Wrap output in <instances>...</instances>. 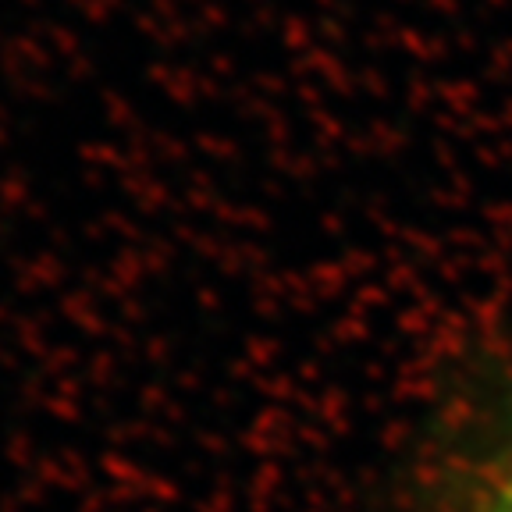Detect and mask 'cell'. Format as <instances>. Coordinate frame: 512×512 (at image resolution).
I'll return each instance as SVG.
<instances>
[{
  "instance_id": "6da1fadb",
  "label": "cell",
  "mask_w": 512,
  "mask_h": 512,
  "mask_svg": "<svg viewBox=\"0 0 512 512\" xmlns=\"http://www.w3.org/2000/svg\"><path fill=\"white\" fill-rule=\"evenodd\" d=\"M399 512H512V342L470 338L438 367Z\"/></svg>"
}]
</instances>
